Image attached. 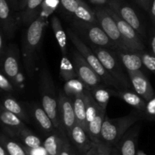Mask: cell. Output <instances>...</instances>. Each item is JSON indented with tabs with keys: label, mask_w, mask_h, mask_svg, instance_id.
Wrapping results in <instances>:
<instances>
[{
	"label": "cell",
	"mask_w": 155,
	"mask_h": 155,
	"mask_svg": "<svg viewBox=\"0 0 155 155\" xmlns=\"http://www.w3.org/2000/svg\"><path fill=\"white\" fill-rule=\"evenodd\" d=\"M58 103L62 130L68 136L77 123L74 109V101H72V98L68 97L64 91L61 90L59 91Z\"/></svg>",
	"instance_id": "11"
},
{
	"label": "cell",
	"mask_w": 155,
	"mask_h": 155,
	"mask_svg": "<svg viewBox=\"0 0 155 155\" xmlns=\"http://www.w3.org/2000/svg\"><path fill=\"white\" fill-rule=\"evenodd\" d=\"M112 15L116 21L118 29L120 32L126 51H139L145 50V45L142 40V36L124 20L120 18L114 12L110 9Z\"/></svg>",
	"instance_id": "9"
},
{
	"label": "cell",
	"mask_w": 155,
	"mask_h": 155,
	"mask_svg": "<svg viewBox=\"0 0 155 155\" xmlns=\"http://www.w3.org/2000/svg\"><path fill=\"white\" fill-rule=\"evenodd\" d=\"M60 77L65 82L78 78L72 61L70 60L68 55H62L60 63Z\"/></svg>",
	"instance_id": "31"
},
{
	"label": "cell",
	"mask_w": 155,
	"mask_h": 155,
	"mask_svg": "<svg viewBox=\"0 0 155 155\" xmlns=\"http://www.w3.org/2000/svg\"><path fill=\"white\" fill-rule=\"evenodd\" d=\"M142 118L137 111L117 118H104L101 129V142L110 147L116 146L124 135Z\"/></svg>",
	"instance_id": "3"
},
{
	"label": "cell",
	"mask_w": 155,
	"mask_h": 155,
	"mask_svg": "<svg viewBox=\"0 0 155 155\" xmlns=\"http://www.w3.org/2000/svg\"><path fill=\"white\" fill-rule=\"evenodd\" d=\"M136 155H148V154H147L146 153L144 152L143 151H142V150H139V151H137V152H136Z\"/></svg>",
	"instance_id": "50"
},
{
	"label": "cell",
	"mask_w": 155,
	"mask_h": 155,
	"mask_svg": "<svg viewBox=\"0 0 155 155\" xmlns=\"http://www.w3.org/2000/svg\"><path fill=\"white\" fill-rule=\"evenodd\" d=\"M116 89L112 87L108 88V86H106L103 83L90 89V92L94 99L101 108L105 110L110 98L111 96H116Z\"/></svg>",
	"instance_id": "22"
},
{
	"label": "cell",
	"mask_w": 155,
	"mask_h": 155,
	"mask_svg": "<svg viewBox=\"0 0 155 155\" xmlns=\"http://www.w3.org/2000/svg\"><path fill=\"white\" fill-rule=\"evenodd\" d=\"M59 155H80V154L75 148L71 145V141L69 140L68 138H67L64 142V145Z\"/></svg>",
	"instance_id": "35"
},
{
	"label": "cell",
	"mask_w": 155,
	"mask_h": 155,
	"mask_svg": "<svg viewBox=\"0 0 155 155\" xmlns=\"http://www.w3.org/2000/svg\"><path fill=\"white\" fill-rule=\"evenodd\" d=\"M68 137L80 154L87 152L95 145V143L91 140L85 129L77 123L74 126Z\"/></svg>",
	"instance_id": "14"
},
{
	"label": "cell",
	"mask_w": 155,
	"mask_h": 155,
	"mask_svg": "<svg viewBox=\"0 0 155 155\" xmlns=\"http://www.w3.org/2000/svg\"><path fill=\"white\" fill-rule=\"evenodd\" d=\"M3 70L10 80H15L19 74V51L12 45L6 50L3 56Z\"/></svg>",
	"instance_id": "15"
},
{
	"label": "cell",
	"mask_w": 155,
	"mask_h": 155,
	"mask_svg": "<svg viewBox=\"0 0 155 155\" xmlns=\"http://www.w3.org/2000/svg\"><path fill=\"white\" fill-rule=\"evenodd\" d=\"M131 83L132 88L146 101L154 96V91L151 83L142 71L127 72Z\"/></svg>",
	"instance_id": "12"
},
{
	"label": "cell",
	"mask_w": 155,
	"mask_h": 155,
	"mask_svg": "<svg viewBox=\"0 0 155 155\" xmlns=\"http://www.w3.org/2000/svg\"><path fill=\"white\" fill-rule=\"evenodd\" d=\"M76 18L80 21L98 24L94 11L83 0H79V5L74 13ZM99 25V24H98Z\"/></svg>",
	"instance_id": "29"
},
{
	"label": "cell",
	"mask_w": 155,
	"mask_h": 155,
	"mask_svg": "<svg viewBox=\"0 0 155 155\" xmlns=\"http://www.w3.org/2000/svg\"><path fill=\"white\" fill-rule=\"evenodd\" d=\"M108 7L120 18L132 26L142 36H145V29L135 9L124 0H109Z\"/></svg>",
	"instance_id": "10"
},
{
	"label": "cell",
	"mask_w": 155,
	"mask_h": 155,
	"mask_svg": "<svg viewBox=\"0 0 155 155\" xmlns=\"http://www.w3.org/2000/svg\"><path fill=\"white\" fill-rule=\"evenodd\" d=\"M51 25L53 33L58 43L62 55H68V34L65 32L61 21L56 15H53L51 19Z\"/></svg>",
	"instance_id": "24"
},
{
	"label": "cell",
	"mask_w": 155,
	"mask_h": 155,
	"mask_svg": "<svg viewBox=\"0 0 155 155\" xmlns=\"http://www.w3.org/2000/svg\"><path fill=\"white\" fill-rule=\"evenodd\" d=\"M141 124H134L119 141L116 147L121 155H136V145L140 133Z\"/></svg>",
	"instance_id": "13"
},
{
	"label": "cell",
	"mask_w": 155,
	"mask_h": 155,
	"mask_svg": "<svg viewBox=\"0 0 155 155\" xmlns=\"http://www.w3.org/2000/svg\"><path fill=\"white\" fill-rule=\"evenodd\" d=\"M28 0H19V10L22 11L24 8V7L27 5V2Z\"/></svg>",
	"instance_id": "46"
},
{
	"label": "cell",
	"mask_w": 155,
	"mask_h": 155,
	"mask_svg": "<svg viewBox=\"0 0 155 155\" xmlns=\"http://www.w3.org/2000/svg\"><path fill=\"white\" fill-rule=\"evenodd\" d=\"M44 0H28L24 8L21 11V22L24 25L29 26L38 17Z\"/></svg>",
	"instance_id": "21"
},
{
	"label": "cell",
	"mask_w": 155,
	"mask_h": 155,
	"mask_svg": "<svg viewBox=\"0 0 155 155\" xmlns=\"http://www.w3.org/2000/svg\"><path fill=\"white\" fill-rule=\"evenodd\" d=\"M0 142L9 155H27L24 145H20L15 141L1 136Z\"/></svg>",
	"instance_id": "33"
},
{
	"label": "cell",
	"mask_w": 155,
	"mask_h": 155,
	"mask_svg": "<svg viewBox=\"0 0 155 155\" xmlns=\"http://www.w3.org/2000/svg\"><path fill=\"white\" fill-rule=\"evenodd\" d=\"M106 117V110H101L95 118L87 125L86 133L95 144L101 142V135L103 123Z\"/></svg>",
	"instance_id": "23"
},
{
	"label": "cell",
	"mask_w": 155,
	"mask_h": 155,
	"mask_svg": "<svg viewBox=\"0 0 155 155\" xmlns=\"http://www.w3.org/2000/svg\"><path fill=\"white\" fill-rule=\"evenodd\" d=\"M110 155H121L120 153L119 150L116 148V147H112L111 151H110Z\"/></svg>",
	"instance_id": "47"
},
{
	"label": "cell",
	"mask_w": 155,
	"mask_h": 155,
	"mask_svg": "<svg viewBox=\"0 0 155 155\" xmlns=\"http://www.w3.org/2000/svg\"><path fill=\"white\" fill-rule=\"evenodd\" d=\"M18 137L22 142L24 146L29 148H37L43 145V142L40 138L30 131L27 127L23 128L18 133Z\"/></svg>",
	"instance_id": "28"
},
{
	"label": "cell",
	"mask_w": 155,
	"mask_h": 155,
	"mask_svg": "<svg viewBox=\"0 0 155 155\" xmlns=\"http://www.w3.org/2000/svg\"><path fill=\"white\" fill-rule=\"evenodd\" d=\"M106 71L116 80L123 89H130L132 88L127 70L124 68L115 50L103 48V47L90 45Z\"/></svg>",
	"instance_id": "5"
},
{
	"label": "cell",
	"mask_w": 155,
	"mask_h": 155,
	"mask_svg": "<svg viewBox=\"0 0 155 155\" xmlns=\"http://www.w3.org/2000/svg\"><path fill=\"white\" fill-rule=\"evenodd\" d=\"M149 15L151 17V21L153 23V25L155 28V0H153L152 2V4H151V8L149 11Z\"/></svg>",
	"instance_id": "43"
},
{
	"label": "cell",
	"mask_w": 155,
	"mask_h": 155,
	"mask_svg": "<svg viewBox=\"0 0 155 155\" xmlns=\"http://www.w3.org/2000/svg\"><path fill=\"white\" fill-rule=\"evenodd\" d=\"M67 33H68L70 40L74 44L76 49L84 57V58L92 67L95 72L99 76L101 80H102V83L106 86L114 88L117 90L123 89L120 85L116 81V80L106 71L96 54L91 49L90 46H89L72 29L68 28L67 30Z\"/></svg>",
	"instance_id": "4"
},
{
	"label": "cell",
	"mask_w": 155,
	"mask_h": 155,
	"mask_svg": "<svg viewBox=\"0 0 155 155\" xmlns=\"http://www.w3.org/2000/svg\"><path fill=\"white\" fill-rule=\"evenodd\" d=\"M0 155H9L6 150L5 149V148L2 147L1 145H0Z\"/></svg>",
	"instance_id": "49"
},
{
	"label": "cell",
	"mask_w": 155,
	"mask_h": 155,
	"mask_svg": "<svg viewBox=\"0 0 155 155\" xmlns=\"http://www.w3.org/2000/svg\"><path fill=\"white\" fill-rule=\"evenodd\" d=\"M72 30L83 40L88 41L90 45L117 50L116 46L98 24L75 19L71 23Z\"/></svg>",
	"instance_id": "6"
},
{
	"label": "cell",
	"mask_w": 155,
	"mask_h": 155,
	"mask_svg": "<svg viewBox=\"0 0 155 155\" xmlns=\"http://www.w3.org/2000/svg\"><path fill=\"white\" fill-rule=\"evenodd\" d=\"M32 116L39 130L45 134H48V136L56 130L51 120L42 106L37 104H33L32 107Z\"/></svg>",
	"instance_id": "17"
},
{
	"label": "cell",
	"mask_w": 155,
	"mask_h": 155,
	"mask_svg": "<svg viewBox=\"0 0 155 155\" xmlns=\"http://www.w3.org/2000/svg\"><path fill=\"white\" fill-rule=\"evenodd\" d=\"M80 155H95V145L93 146V148H91L87 152L84 153V154H80Z\"/></svg>",
	"instance_id": "48"
},
{
	"label": "cell",
	"mask_w": 155,
	"mask_h": 155,
	"mask_svg": "<svg viewBox=\"0 0 155 155\" xmlns=\"http://www.w3.org/2000/svg\"><path fill=\"white\" fill-rule=\"evenodd\" d=\"M0 89L8 91V92H12L14 89L13 86L10 83V81L1 74H0Z\"/></svg>",
	"instance_id": "39"
},
{
	"label": "cell",
	"mask_w": 155,
	"mask_h": 155,
	"mask_svg": "<svg viewBox=\"0 0 155 155\" xmlns=\"http://www.w3.org/2000/svg\"><path fill=\"white\" fill-rule=\"evenodd\" d=\"M0 25L8 37L13 36L17 24L7 0H0Z\"/></svg>",
	"instance_id": "16"
},
{
	"label": "cell",
	"mask_w": 155,
	"mask_h": 155,
	"mask_svg": "<svg viewBox=\"0 0 155 155\" xmlns=\"http://www.w3.org/2000/svg\"><path fill=\"white\" fill-rule=\"evenodd\" d=\"M115 51L127 72L141 71L143 67V64L138 51L133 52V51H123L120 49Z\"/></svg>",
	"instance_id": "20"
},
{
	"label": "cell",
	"mask_w": 155,
	"mask_h": 155,
	"mask_svg": "<svg viewBox=\"0 0 155 155\" xmlns=\"http://www.w3.org/2000/svg\"><path fill=\"white\" fill-rule=\"evenodd\" d=\"M74 101V109L76 117V122L80 124L86 131V102H85L84 93L77 95L73 99Z\"/></svg>",
	"instance_id": "26"
},
{
	"label": "cell",
	"mask_w": 155,
	"mask_h": 155,
	"mask_svg": "<svg viewBox=\"0 0 155 155\" xmlns=\"http://www.w3.org/2000/svg\"><path fill=\"white\" fill-rule=\"evenodd\" d=\"M27 155H48L43 145L37 148H29L24 146Z\"/></svg>",
	"instance_id": "40"
},
{
	"label": "cell",
	"mask_w": 155,
	"mask_h": 155,
	"mask_svg": "<svg viewBox=\"0 0 155 155\" xmlns=\"http://www.w3.org/2000/svg\"><path fill=\"white\" fill-rule=\"evenodd\" d=\"M143 113L145 114V117L148 119L155 120V95L151 100L147 101L146 107Z\"/></svg>",
	"instance_id": "36"
},
{
	"label": "cell",
	"mask_w": 155,
	"mask_h": 155,
	"mask_svg": "<svg viewBox=\"0 0 155 155\" xmlns=\"http://www.w3.org/2000/svg\"><path fill=\"white\" fill-rule=\"evenodd\" d=\"M112 147L100 142L95 144V155H110Z\"/></svg>",
	"instance_id": "38"
},
{
	"label": "cell",
	"mask_w": 155,
	"mask_h": 155,
	"mask_svg": "<svg viewBox=\"0 0 155 155\" xmlns=\"http://www.w3.org/2000/svg\"><path fill=\"white\" fill-rule=\"evenodd\" d=\"M71 61L78 78L86 85L89 90L103 83L99 76L95 72L84 57L77 49L72 50Z\"/></svg>",
	"instance_id": "8"
},
{
	"label": "cell",
	"mask_w": 155,
	"mask_h": 155,
	"mask_svg": "<svg viewBox=\"0 0 155 155\" xmlns=\"http://www.w3.org/2000/svg\"><path fill=\"white\" fill-rule=\"evenodd\" d=\"M0 121L12 136H18L20 131L26 127L21 118L6 109L0 111Z\"/></svg>",
	"instance_id": "19"
},
{
	"label": "cell",
	"mask_w": 155,
	"mask_h": 155,
	"mask_svg": "<svg viewBox=\"0 0 155 155\" xmlns=\"http://www.w3.org/2000/svg\"><path fill=\"white\" fill-rule=\"evenodd\" d=\"M88 89L86 85L79 78L72 79L65 82L63 91L68 97L74 99L77 95H82Z\"/></svg>",
	"instance_id": "27"
},
{
	"label": "cell",
	"mask_w": 155,
	"mask_h": 155,
	"mask_svg": "<svg viewBox=\"0 0 155 155\" xmlns=\"http://www.w3.org/2000/svg\"><path fill=\"white\" fill-rule=\"evenodd\" d=\"M68 136L61 130H55L48 135L43 142V147L48 155H59Z\"/></svg>",
	"instance_id": "18"
},
{
	"label": "cell",
	"mask_w": 155,
	"mask_h": 155,
	"mask_svg": "<svg viewBox=\"0 0 155 155\" xmlns=\"http://www.w3.org/2000/svg\"><path fill=\"white\" fill-rule=\"evenodd\" d=\"M138 53L140 55L143 66L155 75V56L151 52L145 51V50L138 51Z\"/></svg>",
	"instance_id": "34"
},
{
	"label": "cell",
	"mask_w": 155,
	"mask_h": 155,
	"mask_svg": "<svg viewBox=\"0 0 155 155\" xmlns=\"http://www.w3.org/2000/svg\"><path fill=\"white\" fill-rule=\"evenodd\" d=\"M5 54L4 51V41H3V37L2 36V33L0 32V60L3 58Z\"/></svg>",
	"instance_id": "45"
},
{
	"label": "cell",
	"mask_w": 155,
	"mask_h": 155,
	"mask_svg": "<svg viewBox=\"0 0 155 155\" xmlns=\"http://www.w3.org/2000/svg\"><path fill=\"white\" fill-rule=\"evenodd\" d=\"M84 98L85 102H86V125H88L96 117L98 112L101 110H102V108L98 105V103L94 99L89 89H87L84 92Z\"/></svg>",
	"instance_id": "30"
},
{
	"label": "cell",
	"mask_w": 155,
	"mask_h": 155,
	"mask_svg": "<svg viewBox=\"0 0 155 155\" xmlns=\"http://www.w3.org/2000/svg\"><path fill=\"white\" fill-rule=\"evenodd\" d=\"M98 24L116 46L117 50L126 51L120 32L109 7H96L93 9Z\"/></svg>",
	"instance_id": "7"
},
{
	"label": "cell",
	"mask_w": 155,
	"mask_h": 155,
	"mask_svg": "<svg viewBox=\"0 0 155 155\" xmlns=\"http://www.w3.org/2000/svg\"><path fill=\"white\" fill-rule=\"evenodd\" d=\"M45 21L42 16H39L28 26L23 38L24 64L28 77H33L36 68L38 51L42 42Z\"/></svg>",
	"instance_id": "1"
},
{
	"label": "cell",
	"mask_w": 155,
	"mask_h": 155,
	"mask_svg": "<svg viewBox=\"0 0 155 155\" xmlns=\"http://www.w3.org/2000/svg\"><path fill=\"white\" fill-rule=\"evenodd\" d=\"M116 97L121 98L127 104H130V106L137 109L139 111H145L147 101L144 98H142L140 95H138L136 92L127 91V89L117 90Z\"/></svg>",
	"instance_id": "25"
},
{
	"label": "cell",
	"mask_w": 155,
	"mask_h": 155,
	"mask_svg": "<svg viewBox=\"0 0 155 155\" xmlns=\"http://www.w3.org/2000/svg\"><path fill=\"white\" fill-rule=\"evenodd\" d=\"M13 10H19V0H7Z\"/></svg>",
	"instance_id": "44"
},
{
	"label": "cell",
	"mask_w": 155,
	"mask_h": 155,
	"mask_svg": "<svg viewBox=\"0 0 155 155\" xmlns=\"http://www.w3.org/2000/svg\"><path fill=\"white\" fill-rule=\"evenodd\" d=\"M133 1H134L139 7L142 8L144 11H145V12H149L153 0H133Z\"/></svg>",
	"instance_id": "41"
},
{
	"label": "cell",
	"mask_w": 155,
	"mask_h": 155,
	"mask_svg": "<svg viewBox=\"0 0 155 155\" xmlns=\"http://www.w3.org/2000/svg\"><path fill=\"white\" fill-rule=\"evenodd\" d=\"M39 89L42 107L51 120L56 130L63 131L58 112V95L56 94L54 80L46 65H44L39 72Z\"/></svg>",
	"instance_id": "2"
},
{
	"label": "cell",
	"mask_w": 155,
	"mask_h": 155,
	"mask_svg": "<svg viewBox=\"0 0 155 155\" xmlns=\"http://www.w3.org/2000/svg\"><path fill=\"white\" fill-rule=\"evenodd\" d=\"M150 45H151V53L155 56V28L152 30L150 36Z\"/></svg>",
	"instance_id": "42"
},
{
	"label": "cell",
	"mask_w": 155,
	"mask_h": 155,
	"mask_svg": "<svg viewBox=\"0 0 155 155\" xmlns=\"http://www.w3.org/2000/svg\"><path fill=\"white\" fill-rule=\"evenodd\" d=\"M4 108L8 111L15 114V115L21 118L23 121L29 122V116L24 109V107L12 98H6L3 101Z\"/></svg>",
	"instance_id": "32"
},
{
	"label": "cell",
	"mask_w": 155,
	"mask_h": 155,
	"mask_svg": "<svg viewBox=\"0 0 155 155\" xmlns=\"http://www.w3.org/2000/svg\"><path fill=\"white\" fill-rule=\"evenodd\" d=\"M61 4L65 10L74 14L79 5V0H61Z\"/></svg>",
	"instance_id": "37"
}]
</instances>
